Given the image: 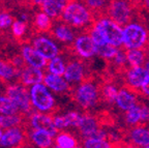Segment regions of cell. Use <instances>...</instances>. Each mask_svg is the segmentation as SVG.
Listing matches in <instances>:
<instances>
[{
    "label": "cell",
    "instance_id": "6da1fadb",
    "mask_svg": "<svg viewBox=\"0 0 149 148\" xmlns=\"http://www.w3.org/2000/svg\"><path fill=\"white\" fill-rule=\"evenodd\" d=\"M94 13L79 0H70L61 13L60 19L74 29L88 30L95 20Z\"/></svg>",
    "mask_w": 149,
    "mask_h": 148
},
{
    "label": "cell",
    "instance_id": "7a4b0ae2",
    "mask_svg": "<svg viewBox=\"0 0 149 148\" xmlns=\"http://www.w3.org/2000/svg\"><path fill=\"white\" fill-rule=\"evenodd\" d=\"M149 46V28L135 19L123 25V47L130 49H146Z\"/></svg>",
    "mask_w": 149,
    "mask_h": 148
},
{
    "label": "cell",
    "instance_id": "3957f363",
    "mask_svg": "<svg viewBox=\"0 0 149 148\" xmlns=\"http://www.w3.org/2000/svg\"><path fill=\"white\" fill-rule=\"evenodd\" d=\"M91 27L96 29L108 44L118 48L123 46V26L112 20L107 15L96 17Z\"/></svg>",
    "mask_w": 149,
    "mask_h": 148
},
{
    "label": "cell",
    "instance_id": "277c9868",
    "mask_svg": "<svg viewBox=\"0 0 149 148\" xmlns=\"http://www.w3.org/2000/svg\"><path fill=\"white\" fill-rule=\"evenodd\" d=\"M74 101L83 109H92L102 100L100 87L91 80L86 79L76 86L72 91Z\"/></svg>",
    "mask_w": 149,
    "mask_h": 148
},
{
    "label": "cell",
    "instance_id": "5b68a950",
    "mask_svg": "<svg viewBox=\"0 0 149 148\" xmlns=\"http://www.w3.org/2000/svg\"><path fill=\"white\" fill-rule=\"evenodd\" d=\"M29 93H30L31 104L34 109L45 113L54 111L56 107L55 98L45 84L38 83L32 85Z\"/></svg>",
    "mask_w": 149,
    "mask_h": 148
},
{
    "label": "cell",
    "instance_id": "8992f818",
    "mask_svg": "<svg viewBox=\"0 0 149 148\" xmlns=\"http://www.w3.org/2000/svg\"><path fill=\"white\" fill-rule=\"evenodd\" d=\"M106 15L120 25H125L134 20L135 8L133 0H110Z\"/></svg>",
    "mask_w": 149,
    "mask_h": 148
},
{
    "label": "cell",
    "instance_id": "52a82bcc",
    "mask_svg": "<svg viewBox=\"0 0 149 148\" xmlns=\"http://www.w3.org/2000/svg\"><path fill=\"white\" fill-rule=\"evenodd\" d=\"M72 50L77 57L85 60L92 59L93 57L97 56V46L93 42L88 31L77 35L72 45Z\"/></svg>",
    "mask_w": 149,
    "mask_h": 148
},
{
    "label": "cell",
    "instance_id": "ba28073f",
    "mask_svg": "<svg viewBox=\"0 0 149 148\" xmlns=\"http://www.w3.org/2000/svg\"><path fill=\"white\" fill-rule=\"evenodd\" d=\"M26 86L22 83L13 84L6 87V95L13 100V102L18 106L20 113H30L32 108L30 93L26 89Z\"/></svg>",
    "mask_w": 149,
    "mask_h": 148
},
{
    "label": "cell",
    "instance_id": "9c48e42d",
    "mask_svg": "<svg viewBox=\"0 0 149 148\" xmlns=\"http://www.w3.org/2000/svg\"><path fill=\"white\" fill-rule=\"evenodd\" d=\"M81 59V58H80ZM79 57L66 62L64 77L70 85H78L87 79V66Z\"/></svg>",
    "mask_w": 149,
    "mask_h": 148
},
{
    "label": "cell",
    "instance_id": "30bf717a",
    "mask_svg": "<svg viewBox=\"0 0 149 148\" xmlns=\"http://www.w3.org/2000/svg\"><path fill=\"white\" fill-rule=\"evenodd\" d=\"M126 139L133 147L147 148L149 146V124H141L132 126L126 134Z\"/></svg>",
    "mask_w": 149,
    "mask_h": 148
},
{
    "label": "cell",
    "instance_id": "8fae6325",
    "mask_svg": "<svg viewBox=\"0 0 149 148\" xmlns=\"http://www.w3.org/2000/svg\"><path fill=\"white\" fill-rule=\"evenodd\" d=\"M148 72L145 70L143 65L140 66H128L124 72V83L125 86L133 90L139 92L140 88L142 87L145 79L148 76Z\"/></svg>",
    "mask_w": 149,
    "mask_h": 148
},
{
    "label": "cell",
    "instance_id": "7c38bea8",
    "mask_svg": "<svg viewBox=\"0 0 149 148\" xmlns=\"http://www.w3.org/2000/svg\"><path fill=\"white\" fill-rule=\"evenodd\" d=\"M51 33L54 38L57 39L63 45H72L74 39L77 37V33L74 31V28L65 23L62 20H59L58 22L53 24V27L51 29Z\"/></svg>",
    "mask_w": 149,
    "mask_h": 148
},
{
    "label": "cell",
    "instance_id": "4fadbf2b",
    "mask_svg": "<svg viewBox=\"0 0 149 148\" xmlns=\"http://www.w3.org/2000/svg\"><path fill=\"white\" fill-rule=\"evenodd\" d=\"M29 124L35 130H46L55 137L58 134V130L54 124V119L51 115L45 112H35L29 117Z\"/></svg>",
    "mask_w": 149,
    "mask_h": 148
},
{
    "label": "cell",
    "instance_id": "5bb4252c",
    "mask_svg": "<svg viewBox=\"0 0 149 148\" xmlns=\"http://www.w3.org/2000/svg\"><path fill=\"white\" fill-rule=\"evenodd\" d=\"M32 47L40 52L46 59L50 60L56 56L60 55V48L54 40L46 36H37L33 39Z\"/></svg>",
    "mask_w": 149,
    "mask_h": 148
},
{
    "label": "cell",
    "instance_id": "9a60e30c",
    "mask_svg": "<svg viewBox=\"0 0 149 148\" xmlns=\"http://www.w3.org/2000/svg\"><path fill=\"white\" fill-rule=\"evenodd\" d=\"M137 104H139L138 103L137 91L130 89L127 86L119 88L118 94H117L114 103L117 109H119L122 112H126Z\"/></svg>",
    "mask_w": 149,
    "mask_h": 148
},
{
    "label": "cell",
    "instance_id": "2e32d148",
    "mask_svg": "<svg viewBox=\"0 0 149 148\" xmlns=\"http://www.w3.org/2000/svg\"><path fill=\"white\" fill-rule=\"evenodd\" d=\"M100 128L102 127H100L98 119L94 115L89 113L82 114L77 126V130L79 132L80 136L83 137L84 139L87 137L95 135Z\"/></svg>",
    "mask_w": 149,
    "mask_h": 148
},
{
    "label": "cell",
    "instance_id": "e0dca14e",
    "mask_svg": "<svg viewBox=\"0 0 149 148\" xmlns=\"http://www.w3.org/2000/svg\"><path fill=\"white\" fill-rule=\"evenodd\" d=\"M25 133L21 127L15 126L7 128L0 139V146L2 147H19L22 146L25 139Z\"/></svg>",
    "mask_w": 149,
    "mask_h": 148
},
{
    "label": "cell",
    "instance_id": "ac0fdd59",
    "mask_svg": "<svg viewBox=\"0 0 149 148\" xmlns=\"http://www.w3.org/2000/svg\"><path fill=\"white\" fill-rule=\"evenodd\" d=\"M45 75L42 68L28 65L21 71L19 75V81L25 86H32L34 84H38L44 82Z\"/></svg>",
    "mask_w": 149,
    "mask_h": 148
},
{
    "label": "cell",
    "instance_id": "d6986e66",
    "mask_svg": "<svg viewBox=\"0 0 149 148\" xmlns=\"http://www.w3.org/2000/svg\"><path fill=\"white\" fill-rule=\"evenodd\" d=\"M44 84L50 90L56 93H66L70 90V84L66 81L64 77L51 74V73H48L45 76Z\"/></svg>",
    "mask_w": 149,
    "mask_h": 148
},
{
    "label": "cell",
    "instance_id": "ffe728a7",
    "mask_svg": "<svg viewBox=\"0 0 149 148\" xmlns=\"http://www.w3.org/2000/svg\"><path fill=\"white\" fill-rule=\"evenodd\" d=\"M21 55L23 56V58L25 59L26 63L28 65H31V66L38 67V68H44L45 66H47V60L46 58L40 53V52L35 50L33 47L25 46L22 47L21 49Z\"/></svg>",
    "mask_w": 149,
    "mask_h": 148
},
{
    "label": "cell",
    "instance_id": "44dd1931",
    "mask_svg": "<svg viewBox=\"0 0 149 148\" xmlns=\"http://www.w3.org/2000/svg\"><path fill=\"white\" fill-rule=\"evenodd\" d=\"M82 114L77 111H70L62 115H55L53 117L54 124L58 131H64L70 127H76L77 128L78 123L80 121Z\"/></svg>",
    "mask_w": 149,
    "mask_h": 148
},
{
    "label": "cell",
    "instance_id": "7402d4cb",
    "mask_svg": "<svg viewBox=\"0 0 149 148\" xmlns=\"http://www.w3.org/2000/svg\"><path fill=\"white\" fill-rule=\"evenodd\" d=\"M83 146L86 148H110L114 145L112 144L107 131L100 128L95 135L85 138Z\"/></svg>",
    "mask_w": 149,
    "mask_h": 148
},
{
    "label": "cell",
    "instance_id": "603a6c76",
    "mask_svg": "<svg viewBox=\"0 0 149 148\" xmlns=\"http://www.w3.org/2000/svg\"><path fill=\"white\" fill-rule=\"evenodd\" d=\"M31 142L34 145L42 148H48L53 145V138L52 134L46 130H35L33 128L32 132L29 134Z\"/></svg>",
    "mask_w": 149,
    "mask_h": 148
},
{
    "label": "cell",
    "instance_id": "cb8c5ba5",
    "mask_svg": "<svg viewBox=\"0 0 149 148\" xmlns=\"http://www.w3.org/2000/svg\"><path fill=\"white\" fill-rule=\"evenodd\" d=\"M149 53L146 49H130L126 50V58H127L128 66H140L144 65Z\"/></svg>",
    "mask_w": 149,
    "mask_h": 148
},
{
    "label": "cell",
    "instance_id": "d4e9b609",
    "mask_svg": "<svg viewBox=\"0 0 149 148\" xmlns=\"http://www.w3.org/2000/svg\"><path fill=\"white\" fill-rule=\"evenodd\" d=\"M79 146L77 138L70 133L61 132L55 136V147L58 148H76Z\"/></svg>",
    "mask_w": 149,
    "mask_h": 148
},
{
    "label": "cell",
    "instance_id": "484cf974",
    "mask_svg": "<svg viewBox=\"0 0 149 148\" xmlns=\"http://www.w3.org/2000/svg\"><path fill=\"white\" fill-rule=\"evenodd\" d=\"M35 28L38 31L42 32H46V31H51L52 27H53V22H52V18L47 15L45 12L37 13L34 17V21H33Z\"/></svg>",
    "mask_w": 149,
    "mask_h": 148
},
{
    "label": "cell",
    "instance_id": "4316f807",
    "mask_svg": "<svg viewBox=\"0 0 149 148\" xmlns=\"http://www.w3.org/2000/svg\"><path fill=\"white\" fill-rule=\"evenodd\" d=\"M119 88L113 83H105L100 87L102 100L108 104H114L118 94Z\"/></svg>",
    "mask_w": 149,
    "mask_h": 148
},
{
    "label": "cell",
    "instance_id": "83f0119b",
    "mask_svg": "<svg viewBox=\"0 0 149 148\" xmlns=\"http://www.w3.org/2000/svg\"><path fill=\"white\" fill-rule=\"evenodd\" d=\"M124 121L128 126H135V125L142 123V117H141V104H137L132 109L124 112Z\"/></svg>",
    "mask_w": 149,
    "mask_h": 148
},
{
    "label": "cell",
    "instance_id": "f1b7e54d",
    "mask_svg": "<svg viewBox=\"0 0 149 148\" xmlns=\"http://www.w3.org/2000/svg\"><path fill=\"white\" fill-rule=\"evenodd\" d=\"M22 113L17 114H0V126L2 128H10V127L20 126L22 122Z\"/></svg>",
    "mask_w": 149,
    "mask_h": 148
},
{
    "label": "cell",
    "instance_id": "f546056e",
    "mask_svg": "<svg viewBox=\"0 0 149 148\" xmlns=\"http://www.w3.org/2000/svg\"><path fill=\"white\" fill-rule=\"evenodd\" d=\"M65 67H66V62L63 59V57H61L60 55L50 59V62L47 64L48 73H51V74L54 75H59V76L64 75Z\"/></svg>",
    "mask_w": 149,
    "mask_h": 148
},
{
    "label": "cell",
    "instance_id": "4dcf8cb0",
    "mask_svg": "<svg viewBox=\"0 0 149 148\" xmlns=\"http://www.w3.org/2000/svg\"><path fill=\"white\" fill-rule=\"evenodd\" d=\"M19 75H20V72L14 66L12 62H5V61L0 60V78L9 81L16 77H18L19 79Z\"/></svg>",
    "mask_w": 149,
    "mask_h": 148
},
{
    "label": "cell",
    "instance_id": "1f68e13d",
    "mask_svg": "<svg viewBox=\"0 0 149 148\" xmlns=\"http://www.w3.org/2000/svg\"><path fill=\"white\" fill-rule=\"evenodd\" d=\"M119 49L120 48L107 43V44L102 45V46H97V56L102 59L111 61L115 57V55L118 53Z\"/></svg>",
    "mask_w": 149,
    "mask_h": 148
},
{
    "label": "cell",
    "instance_id": "d6a6232c",
    "mask_svg": "<svg viewBox=\"0 0 149 148\" xmlns=\"http://www.w3.org/2000/svg\"><path fill=\"white\" fill-rule=\"evenodd\" d=\"M19 108L8 96L0 95V114H17Z\"/></svg>",
    "mask_w": 149,
    "mask_h": 148
},
{
    "label": "cell",
    "instance_id": "836d02e7",
    "mask_svg": "<svg viewBox=\"0 0 149 148\" xmlns=\"http://www.w3.org/2000/svg\"><path fill=\"white\" fill-rule=\"evenodd\" d=\"M81 1L85 3L94 13V15L106 13L108 4L110 2V0H81Z\"/></svg>",
    "mask_w": 149,
    "mask_h": 148
},
{
    "label": "cell",
    "instance_id": "e575fe53",
    "mask_svg": "<svg viewBox=\"0 0 149 148\" xmlns=\"http://www.w3.org/2000/svg\"><path fill=\"white\" fill-rule=\"evenodd\" d=\"M112 64L114 65L116 68H124L125 66H128L127 64V58H126V50L123 51L119 49L118 53L115 55V57L111 60Z\"/></svg>",
    "mask_w": 149,
    "mask_h": 148
},
{
    "label": "cell",
    "instance_id": "d590c367",
    "mask_svg": "<svg viewBox=\"0 0 149 148\" xmlns=\"http://www.w3.org/2000/svg\"><path fill=\"white\" fill-rule=\"evenodd\" d=\"M26 30H27V25H26V22L22 21H15L12 25V32L13 34L16 37H22L23 35H25Z\"/></svg>",
    "mask_w": 149,
    "mask_h": 148
},
{
    "label": "cell",
    "instance_id": "8d00e7d4",
    "mask_svg": "<svg viewBox=\"0 0 149 148\" xmlns=\"http://www.w3.org/2000/svg\"><path fill=\"white\" fill-rule=\"evenodd\" d=\"M14 21L13 17L7 12H0V29H7L9 26H12Z\"/></svg>",
    "mask_w": 149,
    "mask_h": 148
},
{
    "label": "cell",
    "instance_id": "74e56055",
    "mask_svg": "<svg viewBox=\"0 0 149 148\" xmlns=\"http://www.w3.org/2000/svg\"><path fill=\"white\" fill-rule=\"evenodd\" d=\"M141 117L142 123L149 124V105L141 104Z\"/></svg>",
    "mask_w": 149,
    "mask_h": 148
},
{
    "label": "cell",
    "instance_id": "f35d334b",
    "mask_svg": "<svg viewBox=\"0 0 149 148\" xmlns=\"http://www.w3.org/2000/svg\"><path fill=\"white\" fill-rule=\"evenodd\" d=\"M139 92L141 95H143V96L149 98V75L146 77V79H145V81H144V83H143L142 87L140 88Z\"/></svg>",
    "mask_w": 149,
    "mask_h": 148
},
{
    "label": "cell",
    "instance_id": "ab89813d",
    "mask_svg": "<svg viewBox=\"0 0 149 148\" xmlns=\"http://www.w3.org/2000/svg\"><path fill=\"white\" fill-rule=\"evenodd\" d=\"M139 3L141 4V6L146 10L149 14V0H139Z\"/></svg>",
    "mask_w": 149,
    "mask_h": 148
},
{
    "label": "cell",
    "instance_id": "60d3db41",
    "mask_svg": "<svg viewBox=\"0 0 149 148\" xmlns=\"http://www.w3.org/2000/svg\"><path fill=\"white\" fill-rule=\"evenodd\" d=\"M30 1H31V3H33V4H36V5H38V6H40L46 0H30Z\"/></svg>",
    "mask_w": 149,
    "mask_h": 148
},
{
    "label": "cell",
    "instance_id": "b9f144b4",
    "mask_svg": "<svg viewBox=\"0 0 149 148\" xmlns=\"http://www.w3.org/2000/svg\"><path fill=\"white\" fill-rule=\"evenodd\" d=\"M143 66L145 67V70L148 72V74H149V55H148V57H147V59H146V61H145V63H144V65Z\"/></svg>",
    "mask_w": 149,
    "mask_h": 148
},
{
    "label": "cell",
    "instance_id": "7bdbcfd3",
    "mask_svg": "<svg viewBox=\"0 0 149 148\" xmlns=\"http://www.w3.org/2000/svg\"><path fill=\"white\" fill-rule=\"evenodd\" d=\"M3 135V132H2V127L0 126V139H1V137H2Z\"/></svg>",
    "mask_w": 149,
    "mask_h": 148
},
{
    "label": "cell",
    "instance_id": "ee69618b",
    "mask_svg": "<svg viewBox=\"0 0 149 148\" xmlns=\"http://www.w3.org/2000/svg\"><path fill=\"white\" fill-rule=\"evenodd\" d=\"M146 25H147V27L149 28V19H148V21H147V24H146Z\"/></svg>",
    "mask_w": 149,
    "mask_h": 148
},
{
    "label": "cell",
    "instance_id": "f6af8a7d",
    "mask_svg": "<svg viewBox=\"0 0 149 148\" xmlns=\"http://www.w3.org/2000/svg\"><path fill=\"white\" fill-rule=\"evenodd\" d=\"M147 148H149V146H148V147H147Z\"/></svg>",
    "mask_w": 149,
    "mask_h": 148
}]
</instances>
